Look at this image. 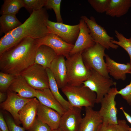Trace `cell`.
<instances>
[{"mask_svg":"<svg viewBox=\"0 0 131 131\" xmlns=\"http://www.w3.org/2000/svg\"><path fill=\"white\" fill-rule=\"evenodd\" d=\"M39 45L36 40L27 37L0 55V71L14 76L20 74L34 63Z\"/></svg>","mask_w":131,"mask_h":131,"instance_id":"6da1fadb","label":"cell"},{"mask_svg":"<svg viewBox=\"0 0 131 131\" xmlns=\"http://www.w3.org/2000/svg\"><path fill=\"white\" fill-rule=\"evenodd\" d=\"M49 15L45 8L33 11L23 24L10 32L19 41L27 37L40 39L49 33L47 25Z\"/></svg>","mask_w":131,"mask_h":131,"instance_id":"7a4b0ae2","label":"cell"},{"mask_svg":"<svg viewBox=\"0 0 131 131\" xmlns=\"http://www.w3.org/2000/svg\"><path fill=\"white\" fill-rule=\"evenodd\" d=\"M67 85L80 86L89 78L91 70L84 63L82 53L69 55L66 60Z\"/></svg>","mask_w":131,"mask_h":131,"instance_id":"3957f363","label":"cell"},{"mask_svg":"<svg viewBox=\"0 0 131 131\" xmlns=\"http://www.w3.org/2000/svg\"><path fill=\"white\" fill-rule=\"evenodd\" d=\"M61 90L72 106L93 108L96 103V93L83 84L77 86L67 85Z\"/></svg>","mask_w":131,"mask_h":131,"instance_id":"277c9868","label":"cell"},{"mask_svg":"<svg viewBox=\"0 0 131 131\" xmlns=\"http://www.w3.org/2000/svg\"><path fill=\"white\" fill-rule=\"evenodd\" d=\"M105 49L99 44L95 43L82 54L84 64L88 69H93L105 77L110 78L104 59L106 55Z\"/></svg>","mask_w":131,"mask_h":131,"instance_id":"5b68a950","label":"cell"},{"mask_svg":"<svg viewBox=\"0 0 131 131\" xmlns=\"http://www.w3.org/2000/svg\"><path fill=\"white\" fill-rule=\"evenodd\" d=\"M88 79L83 82V84L96 93V103H100L104 96L113 85L115 87L116 83L111 78L102 76L95 70L92 69Z\"/></svg>","mask_w":131,"mask_h":131,"instance_id":"8992f818","label":"cell"},{"mask_svg":"<svg viewBox=\"0 0 131 131\" xmlns=\"http://www.w3.org/2000/svg\"><path fill=\"white\" fill-rule=\"evenodd\" d=\"M20 74L28 83L36 90L49 88L46 69L40 65L34 63Z\"/></svg>","mask_w":131,"mask_h":131,"instance_id":"52a82bcc","label":"cell"},{"mask_svg":"<svg viewBox=\"0 0 131 131\" xmlns=\"http://www.w3.org/2000/svg\"><path fill=\"white\" fill-rule=\"evenodd\" d=\"M117 91V89L115 87L111 88L100 103L101 107L98 111L103 123L114 124L118 123V111L115 100Z\"/></svg>","mask_w":131,"mask_h":131,"instance_id":"ba28073f","label":"cell"},{"mask_svg":"<svg viewBox=\"0 0 131 131\" xmlns=\"http://www.w3.org/2000/svg\"><path fill=\"white\" fill-rule=\"evenodd\" d=\"M88 26L92 38L95 43H98L108 50L110 48L116 49L119 46L112 43L111 41L114 37L109 36L104 27L98 24L92 16L90 18L85 16L81 17Z\"/></svg>","mask_w":131,"mask_h":131,"instance_id":"9c48e42d","label":"cell"},{"mask_svg":"<svg viewBox=\"0 0 131 131\" xmlns=\"http://www.w3.org/2000/svg\"><path fill=\"white\" fill-rule=\"evenodd\" d=\"M47 25L49 33L54 34L66 42L74 45L80 32L79 24L70 25L49 20Z\"/></svg>","mask_w":131,"mask_h":131,"instance_id":"30bf717a","label":"cell"},{"mask_svg":"<svg viewBox=\"0 0 131 131\" xmlns=\"http://www.w3.org/2000/svg\"><path fill=\"white\" fill-rule=\"evenodd\" d=\"M7 98L0 104V108L9 112L12 116L16 124L19 126L21 123L19 117V111L26 104L33 98L22 97L8 90L7 91Z\"/></svg>","mask_w":131,"mask_h":131,"instance_id":"8fae6325","label":"cell"},{"mask_svg":"<svg viewBox=\"0 0 131 131\" xmlns=\"http://www.w3.org/2000/svg\"><path fill=\"white\" fill-rule=\"evenodd\" d=\"M82 107L72 106L61 115L59 128L61 131H79L82 118Z\"/></svg>","mask_w":131,"mask_h":131,"instance_id":"7c38bea8","label":"cell"},{"mask_svg":"<svg viewBox=\"0 0 131 131\" xmlns=\"http://www.w3.org/2000/svg\"><path fill=\"white\" fill-rule=\"evenodd\" d=\"M39 46L45 45L50 47L57 55H63L66 58L69 56L74 45L69 43L56 35L49 33L44 37L36 40Z\"/></svg>","mask_w":131,"mask_h":131,"instance_id":"4fadbf2b","label":"cell"},{"mask_svg":"<svg viewBox=\"0 0 131 131\" xmlns=\"http://www.w3.org/2000/svg\"><path fill=\"white\" fill-rule=\"evenodd\" d=\"M79 24V33L74 47L70 52L69 55L79 53H82L95 44L90 29L84 21L81 18Z\"/></svg>","mask_w":131,"mask_h":131,"instance_id":"5bb4252c","label":"cell"},{"mask_svg":"<svg viewBox=\"0 0 131 131\" xmlns=\"http://www.w3.org/2000/svg\"><path fill=\"white\" fill-rule=\"evenodd\" d=\"M39 103L36 98H34L19 111V120L25 130H29L35 121Z\"/></svg>","mask_w":131,"mask_h":131,"instance_id":"9a60e30c","label":"cell"},{"mask_svg":"<svg viewBox=\"0 0 131 131\" xmlns=\"http://www.w3.org/2000/svg\"><path fill=\"white\" fill-rule=\"evenodd\" d=\"M37 115L38 118L48 125L52 130L59 128L61 115L56 111L39 102Z\"/></svg>","mask_w":131,"mask_h":131,"instance_id":"2e32d148","label":"cell"},{"mask_svg":"<svg viewBox=\"0 0 131 131\" xmlns=\"http://www.w3.org/2000/svg\"><path fill=\"white\" fill-rule=\"evenodd\" d=\"M65 57L63 55H57L52 62L49 68L59 88L61 89L67 85Z\"/></svg>","mask_w":131,"mask_h":131,"instance_id":"e0dca14e","label":"cell"},{"mask_svg":"<svg viewBox=\"0 0 131 131\" xmlns=\"http://www.w3.org/2000/svg\"><path fill=\"white\" fill-rule=\"evenodd\" d=\"M85 114L82 118L79 131H98L103 123L99 111L92 108L85 107Z\"/></svg>","mask_w":131,"mask_h":131,"instance_id":"ac0fdd59","label":"cell"},{"mask_svg":"<svg viewBox=\"0 0 131 131\" xmlns=\"http://www.w3.org/2000/svg\"><path fill=\"white\" fill-rule=\"evenodd\" d=\"M8 90L23 98H36V90L28 83L21 74L15 76Z\"/></svg>","mask_w":131,"mask_h":131,"instance_id":"d6986e66","label":"cell"},{"mask_svg":"<svg viewBox=\"0 0 131 131\" xmlns=\"http://www.w3.org/2000/svg\"><path fill=\"white\" fill-rule=\"evenodd\" d=\"M107 70L108 73L116 80H124L126 74L131 71V64L118 63L111 59L108 55L105 56Z\"/></svg>","mask_w":131,"mask_h":131,"instance_id":"ffe728a7","label":"cell"},{"mask_svg":"<svg viewBox=\"0 0 131 131\" xmlns=\"http://www.w3.org/2000/svg\"><path fill=\"white\" fill-rule=\"evenodd\" d=\"M36 90V98L41 103L55 110L61 115L66 111L55 98L49 88Z\"/></svg>","mask_w":131,"mask_h":131,"instance_id":"44dd1931","label":"cell"},{"mask_svg":"<svg viewBox=\"0 0 131 131\" xmlns=\"http://www.w3.org/2000/svg\"><path fill=\"white\" fill-rule=\"evenodd\" d=\"M57 56L54 50L47 45H42L38 47L36 53L34 63L45 68H49L51 64Z\"/></svg>","mask_w":131,"mask_h":131,"instance_id":"7402d4cb","label":"cell"},{"mask_svg":"<svg viewBox=\"0 0 131 131\" xmlns=\"http://www.w3.org/2000/svg\"><path fill=\"white\" fill-rule=\"evenodd\" d=\"M131 7V0H110L105 12L112 17H119L126 14Z\"/></svg>","mask_w":131,"mask_h":131,"instance_id":"603a6c76","label":"cell"},{"mask_svg":"<svg viewBox=\"0 0 131 131\" xmlns=\"http://www.w3.org/2000/svg\"><path fill=\"white\" fill-rule=\"evenodd\" d=\"M48 75L49 89L53 96L62 107L67 110L72 106L68 101L65 100L60 94L57 82L50 70L46 68Z\"/></svg>","mask_w":131,"mask_h":131,"instance_id":"cb8c5ba5","label":"cell"},{"mask_svg":"<svg viewBox=\"0 0 131 131\" xmlns=\"http://www.w3.org/2000/svg\"><path fill=\"white\" fill-rule=\"evenodd\" d=\"M22 24L16 15H2L0 17V32L6 34Z\"/></svg>","mask_w":131,"mask_h":131,"instance_id":"d4e9b609","label":"cell"},{"mask_svg":"<svg viewBox=\"0 0 131 131\" xmlns=\"http://www.w3.org/2000/svg\"><path fill=\"white\" fill-rule=\"evenodd\" d=\"M0 11L2 15H16L19 10L25 7L23 0H4Z\"/></svg>","mask_w":131,"mask_h":131,"instance_id":"484cf974","label":"cell"},{"mask_svg":"<svg viewBox=\"0 0 131 131\" xmlns=\"http://www.w3.org/2000/svg\"><path fill=\"white\" fill-rule=\"evenodd\" d=\"M115 36L118 41L111 40V42L121 46L127 52L130 58V63L131 64V37L129 38H127L116 30L115 31Z\"/></svg>","mask_w":131,"mask_h":131,"instance_id":"4316f807","label":"cell"},{"mask_svg":"<svg viewBox=\"0 0 131 131\" xmlns=\"http://www.w3.org/2000/svg\"><path fill=\"white\" fill-rule=\"evenodd\" d=\"M20 41L14 38L10 32L5 34L0 40V55Z\"/></svg>","mask_w":131,"mask_h":131,"instance_id":"83f0119b","label":"cell"},{"mask_svg":"<svg viewBox=\"0 0 131 131\" xmlns=\"http://www.w3.org/2000/svg\"><path fill=\"white\" fill-rule=\"evenodd\" d=\"M129 126L124 120H118L117 124L102 123L98 131H128Z\"/></svg>","mask_w":131,"mask_h":131,"instance_id":"f1b7e54d","label":"cell"},{"mask_svg":"<svg viewBox=\"0 0 131 131\" xmlns=\"http://www.w3.org/2000/svg\"><path fill=\"white\" fill-rule=\"evenodd\" d=\"M15 76L11 74L0 71V92H7L13 82Z\"/></svg>","mask_w":131,"mask_h":131,"instance_id":"f546056e","label":"cell"},{"mask_svg":"<svg viewBox=\"0 0 131 131\" xmlns=\"http://www.w3.org/2000/svg\"><path fill=\"white\" fill-rule=\"evenodd\" d=\"M62 0H46L45 5L48 9H52L55 13L57 22L63 23L60 12V6Z\"/></svg>","mask_w":131,"mask_h":131,"instance_id":"4dcf8cb0","label":"cell"},{"mask_svg":"<svg viewBox=\"0 0 131 131\" xmlns=\"http://www.w3.org/2000/svg\"><path fill=\"white\" fill-rule=\"evenodd\" d=\"M110 0H88V3L96 11L99 13L106 12Z\"/></svg>","mask_w":131,"mask_h":131,"instance_id":"1f68e13d","label":"cell"},{"mask_svg":"<svg viewBox=\"0 0 131 131\" xmlns=\"http://www.w3.org/2000/svg\"><path fill=\"white\" fill-rule=\"evenodd\" d=\"M25 5V7L28 11L40 10L45 6L46 0H23Z\"/></svg>","mask_w":131,"mask_h":131,"instance_id":"d6a6232c","label":"cell"},{"mask_svg":"<svg viewBox=\"0 0 131 131\" xmlns=\"http://www.w3.org/2000/svg\"><path fill=\"white\" fill-rule=\"evenodd\" d=\"M129 73L131 74V71ZM116 94L120 95L129 105L131 106V81L129 84L125 88L117 91Z\"/></svg>","mask_w":131,"mask_h":131,"instance_id":"836d02e7","label":"cell"},{"mask_svg":"<svg viewBox=\"0 0 131 131\" xmlns=\"http://www.w3.org/2000/svg\"><path fill=\"white\" fill-rule=\"evenodd\" d=\"M28 130L29 131H51L52 130L48 125L37 118L32 126Z\"/></svg>","mask_w":131,"mask_h":131,"instance_id":"e575fe53","label":"cell"},{"mask_svg":"<svg viewBox=\"0 0 131 131\" xmlns=\"http://www.w3.org/2000/svg\"><path fill=\"white\" fill-rule=\"evenodd\" d=\"M5 120L9 131H25L24 127L17 125L14 120L9 116L7 115Z\"/></svg>","mask_w":131,"mask_h":131,"instance_id":"d590c367","label":"cell"},{"mask_svg":"<svg viewBox=\"0 0 131 131\" xmlns=\"http://www.w3.org/2000/svg\"><path fill=\"white\" fill-rule=\"evenodd\" d=\"M0 128L2 131H9L6 121L1 112L0 114Z\"/></svg>","mask_w":131,"mask_h":131,"instance_id":"8d00e7d4","label":"cell"},{"mask_svg":"<svg viewBox=\"0 0 131 131\" xmlns=\"http://www.w3.org/2000/svg\"><path fill=\"white\" fill-rule=\"evenodd\" d=\"M7 98L6 92H0V102L1 103L4 102Z\"/></svg>","mask_w":131,"mask_h":131,"instance_id":"74e56055","label":"cell"},{"mask_svg":"<svg viewBox=\"0 0 131 131\" xmlns=\"http://www.w3.org/2000/svg\"><path fill=\"white\" fill-rule=\"evenodd\" d=\"M120 109L122 111L127 121L131 124V116L125 111L123 107H121Z\"/></svg>","mask_w":131,"mask_h":131,"instance_id":"f35d334b","label":"cell"},{"mask_svg":"<svg viewBox=\"0 0 131 131\" xmlns=\"http://www.w3.org/2000/svg\"><path fill=\"white\" fill-rule=\"evenodd\" d=\"M51 131H61V130L59 128H58V129L54 130H52Z\"/></svg>","mask_w":131,"mask_h":131,"instance_id":"ab89813d","label":"cell"},{"mask_svg":"<svg viewBox=\"0 0 131 131\" xmlns=\"http://www.w3.org/2000/svg\"><path fill=\"white\" fill-rule=\"evenodd\" d=\"M128 131H131V128L129 127V129Z\"/></svg>","mask_w":131,"mask_h":131,"instance_id":"60d3db41","label":"cell"},{"mask_svg":"<svg viewBox=\"0 0 131 131\" xmlns=\"http://www.w3.org/2000/svg\"><path fill=\"white\" fill-rule=\"evenodd\" d=\"M0 131H2L0 129Z\"/></svg>","mask_w":131,"mask_h":131,"instance_id":"b9f144b4","label":"cell"}]
</instances>
